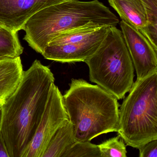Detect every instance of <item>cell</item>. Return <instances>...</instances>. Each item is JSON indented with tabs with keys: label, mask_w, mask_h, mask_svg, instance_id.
Returning <instances> with one entry per match:
<instances>
[{
	"label": "cell",
	"mask_w": 157,
	"mask_h": 157,
	"mask_svg": "<svg viewBox=\"0 0 157 157\" xmlns=\"http://www.w3.org/2000/svg\"><path fill=\"white\" fill-rule=\"evenodd\" d=\"M55 77L36 59L1 108V132L10 157H23L35 134Z\"/></svg>",
	"instance_id": "1"
},
{
	"label": "cell",
	"mask_w": 157,
	"mask_h": 157,
	"mask_svg": "<svg viewBox=\"0 0 157 157\" xmlns=\"http://www.w3.org/2000/svg\"><path fill=\"white\" fill-rule=\"evenodd\" d=\"M118 18L98 0H67L44 8L25 23L24 40L43 54L48 44L63 33L85 27L116 26Z\"/></svg>",
	"instance_id": "2"
},
{
	"label": "cell",
	"mask_w": 157,
	"mask_h": 157,
	"mask_svg": "<svg viewBox=\"0 0 157 157\" xmlns=\"http://www.w3.org/2000/svg\"><path fill=\"white\" fill-rule=\"evenodd\" d=\"M69 86L63 102L76 141L117 132L120 105L114 95L82 79H72Z\"/></svg>",
	"instance_id": "3"
},
{
	"label": "cell",
	"mask_w": 157,
	"mask_h": 157,
	"mask_svg": "<svg viewBox=\"0 0 157 157\" xmlns=\"http://www.w3.org/2000/svg\"><path fill=\"white\" fill-rule=\"evenodd\" d=\"M119 109L117 132L128 146L139 149L157 140V72L134 82Z\"/></svg>",
	"instance_id": "4"
},
{
	"label": "cell",
	"mask_w": 157,
	"mask_h": 157,
	"mask_svg": "<svg viewBox=\"0 0 157 157\" xmlns=\"http://www.w3.org/2000/svg\"><path fill=\"white\" fill-rule=\"evenodd\" d=\"M84 62L90 81L117 100L124 98L134 83V65L122 32L116 26L110 27L99 48Z\"/></svg>",
	"instance_id": "5"
},
{
	"label": "cell",
	"mask_w": 157,
	"mask_h": 157,
	"mask_svg": "<svg viewBox=\"0 0 157 157\" xmlns=\"http://www.w3.org/2000/svg\"><path fill=\"white\" fill-rule=\"evenodd\" d=\"M110 27H85L63 33L48 44L42 55L61 63L84 62L99 48Z\"/></svg>",
	"instance_id": "6"
},
{
	"label": "cell",
	"mask_w": 157,
	"mask_h": 157,
	"mask_svg": "<svg viewBox=\"0 0 157 157\" xmlns=\"http://www.w3.org/2000/svg\"><path fill=\"white\" fill-rule=\"evenodd\" d=\"M68 120L63 95L52 83L40 123L23 157H42L55 133Z\"/></svg>",
	"instance_id": "7"
},
{
	"label": "cell",
	"mask_w": 157,
	"mask_h": 157,
	"mask_svg": "<svg viewBox=\"0 0 157 157\" xmlns=\"http://www.w3.org/2000/svg\"><path fill=\"white\" fill-rule=\"evenodd\" d=\"M120 25L136 72L137 79L157 72V50L136 28L123 20Z\"/></svg>",
	"instance_id": "8"
},
{
	"label": "cell",
	"mask_w": 157,
	"mask_h": 157,
	"mask_svg": "<svg viewBox=\"0 0 157 157\" xmlns=\"http://www.w3.org/2000/svg\"><path fill=\"white\" fill-rule=\"evenodd\" d=\"M67 0H0V25L18 33L34 14Z\"/></svg>",
	"instance_id": "9"
},
{
	"label": "cell",
	"mask_w": 157,
	"mask_h": 157,
	"mask_svg": "<svg viewBox=\"0 0 157 157\" xmlns=\"http://www.w3.org/2000/svg\"><path fill=\"white\" fill-rule=\"evenodd\" d=\"M24 71L20 56L0 57V106L16 90Z\"/></svg>",
	"instance_id": "10"
},
{
	"label": "cell",
	"mask_w": 157,
	"mask_h": 157,
	"mask_svg": "<svg viewBox=\"0 0 157 157\" xmlns=\"http://www.w3.org/2000/svg\"><path fill=\"white\" fill-rule=\"evenodd\" d=\"M122 20L143 32L147 25V13L141 0H108Z\"/></svg>",
	"instance_id": "11"
},
{
	"label": "cell",
	"mask_w": 157,
	"mask_h": 157,
	"mask_svg": "<svg viewBox=\"0 0 157 157\" xmlns=\"http://www.w3.org/2000/svg\"><path fill=\"white\" fill-rule=\"evenodd\" d=\"M75 141L73 126L68 119L55 133L42 157H62Z\"/></svg>",
	"instance_id": "12"
},
{
	"label": "cell",
	"mask_w": 157,
	"mask_h": 157,
	"mask_svg": "<svg viewBox=\"0 0 157 157\" xmlns=\"http://www.w3.org/2000/svg\"><path fill=\"white\" fill-rule=\"evenodd\" d=\"M17 33L2 26L0 27V57H17L23 52Z\"/></svg>",
	"instance_id": "13"
},
{
	"label": "cell",
	"mask_w": 157,
	"mask_h": 157,
	"mask_svg": "<svg viewBox=\"0 0 157 157\" xmlns=\"http://www.w3.org/2000/svg\"><path fill=\"white\" fill-rule=\"evenodd\" d=\"M147 13V25L141 33L157 50V0H141Z\"/></svg>",
	"instance_id": "14"
},
{
	"label": "cell",
	"mask_w": 157,
	"mask_h": 157,
	"mask_svg": "<svg viewBox=\"0 0 157 157\" xmlns=\"http://www.w3.org/2000/svg\"><path fill=\"white\" fill-rule=\"evenodd\" d=\"M101 157H127L126 147L119 135L98 145Z\"/></svg>",
	"instance_id": "15"
},
{
	"label": "cell",
	"mask_w": 157,
	"mask_h": 157,
	"mask_svg": "<svg viewBox=\"0 0 157 157\" xmlns=\"http://www.w3.org/2000/svg\"><path fill=\"white\" fill-rule=\"evenodd\" d=\"M62 157H101L98 145L90 141H76Z\"/></svg>",
	"instance_id": "16"
},
{
	"label": "cell",
	"mask_w": 157,
	"mask_h": 157,
	"mask_svg": "<svg viewBox=\"0 0 157 157\" xmlns=\"http://www.w3.org/2000/svg\"><path fill=\"white\" fill-rule=\"evenodd\" d=\"M138 149L140 157H157V140L149 141Z\"/></svg>",
	"instance_id": "17"
},
{
	"label": "cell",
	"mask_w": 157,
	"mask_h": 157,
	"mask_svg": "<svg viewBox=\"0 0 157 157\" xmlns=\"http://www.w3.org/2000/svg\"><path fill=\"white\" fill-rule=\"evenodd\" d=\"M2 25H0V27H2Z\"/></svg>",
	"instance_id": "18"
}]
</instances>
